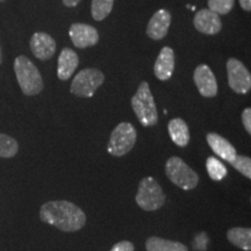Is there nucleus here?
<instances>
[{"label":"nucleus","mask_w":251,"mask_h":251,"mask_svg":"<svg viewBox=\"0 0 251 251\" xmlns=\"http://www.w3.org/2000/svg\"><path fill=\"white\" fill-rule=\"evenodd\" d=\"M41 221L65 233L79 230L86 224V215L75 203L67 200L45 202L40 208Z\"/></svg>","instance_id":"obj_1"},{"label":"nucleus","mask_w":251,"mask_h":251,"mask_svg":"<svg viewBox=\"0 0 251 251\" xmlns=\"http://www.w3.org/2000/svg\"><path fill=\"white\" fill-rule=\"evenodd\" d=\"M14 72L21 92L27 97L37 96L42 92L45 84L39 69L27 56L19 55L14 59Z\"/></svg>","instance_id":"obj_2"},{"label":"nucleus","mask_w":251,"mask_h":251,"mask_svg":"<svg viewBox=\"0 0 251 251\" xmlns=\"http://www.w3.org/2000/svg\"><path fill=\"white\" fill-rule=\"evenodd\" d=\"M131 107L141 125L144 127H152L158 122V113H157L156 103L150 90L149 84L142 81L140 84L136 93L131 98Z\"/></svg>","instance_id":"obj_3"},{"label":"nucleus","mask_w":251,"mask_h":251,"mask_svg":"<svg viewBox=\"0 0 251 251\" xmlns=\"http://www.w3.org/2000/svg\"><path fill=\"white\" fill-rule=\"evenodd\" d=\"M165 174L172 183L183 190H193L199 184V176L180 157L174 156L166 161Z\"/></svg>","instance_id":"obj_4"},{"label":"nucleus","mask_w":251,"mask_h":251,"mask_svg":"<svg viewBox=\"0 0 251 251\" xmlns=\"http://www.w3.org/2000/svg\"><path fill=\"white\" fill-rule=\"evenodd\" d=\"M137 205L147 212L157 211L165 203V194L161 185L152 177H146L140 181L139 190L135 197Z\"/></svg>","instance_id":"obj_5"},{"label":"nucleus","mask_w":251,"mask_h":251,"mask_svg":"<svg viewBox=\"0 0 251 251\" xmlns=\"http://www.w3.org/2000/svg\"><path fill=\"white\" fill-rule=\"evenodd\" d=\"M136 129L129 122H121L114 128L109 137L107 150L112 156L122 157L134 148Z\"/></svg>","instance_id":"obj_6"},{"label":"nucleus","mask_w":251,"mask_h":251,"mask_svg":"<svg viewBox=\"0 0 251 251\" xmlns=\"http://www.w3.org/2000/svg\"><path fill=\"white\" fill-rule=\"evenodd\" d=\"M103 81H105V76L98 69H84L72 80L70 92L79 98H91L102 85Z\"/></svg>","instance_id":"obj_7"},{"label":"nucleus","mask_w":251,"mask_h":251,"mask_svg":"<svg viewBox=\"0 0 251 251\" xmlns=\"http://www.w3.org/2000/svg\"><path fill=\"white\" fill-rule=\"evenodd\" d=\"M227 76L229 87L238 94H247L251 89V75L246 65L237 58L227 61Z\"/></svg>","instance_id":"obj_8"},{"label":"nucleus","mask_w":251,"mask_h":251,"mask_svg":"<svg viewBox=\"0 0 251 251\" xmlns=\"http://www.w3.org/2000/svg\"><path fill=\"white\" fill-rule=\"evenodd\" d=\"M193 80L198 91L202 97L213 98L218 94V81L212 69L206 64L198 65L194 70Z\"/></svg>","instance_id":"obj_9"},{"label":"nucleus","mask_w":251,"mask_h":251,"mask_svg":"<svg viewBox=\"0 0 251 251\" xmlns=\"http://www.w3.org/2000/svg\"><path fill=\"white\" fill-rule=\"evenodd\" d=\"M69 36L77 48L84 49L98 43L99 33L93 26L86 24H74L69 30Z\"/></svg>","instance_id":"obj_10"},{"label":"nucleus","mask_w":251,"mask_h":251,"mask_svg":"<svg viewBox=\"0 0 251 251\" xmlns=\"http://www.w3.org/2000/svg\"><path fill=\"white\" fill-rule=\"evenodd\" d=\"M29 46L33 55L40 61H48L56 52L55 40L45 31H37L33 34V36L30 37Z\"/></svg>","instance_id":"obj_11"},{"label":"nucleus","mask_w":251,"mask_h":251,"mask_svg":"<svg viewBox=\"0 0 251 251\" xmlns=\"http://www.w3.org/2000/svg\"><path fill=\"white\" fill-rule=\"evenodd\" d=\"M193 25L198 31L206 35H215L222 29V21L219 14L209 8H202L198 11L193 19Z\"/></svg>","instance_id":"obj_12"},{"label":"nucleus","mask_w":251,"mask_h":251,"mask_svg":"<svg viewBox=\"0 0 251 251\" xmlns=\"http://www.w3.org/2000/svg\"><path fill=\"white\" fill-rule=\"evenodd\" d=\"M171 13L168 9H158L152 15L147 27V35L151 40L159 41L163 40L170 29L171 25Z\"/></svg>","instance_id":"obj_13"},{"label":"nucleus","mask_w":251,"mask_h":251,"mask_svg":"<svg viewBox=\"0 0 251 251\" xmlns=\"http://www.w3.org/2000/svg\"><path fill=\"white\" fill-rule=\"evenodd\" d=\"M175 71V51L170 47H164L159 51L153 65V74L159 80L165 81L172 77Z\"/></svg>","instance_id":"obj_14"},{"label":"nucleus","mask_w":251,"mask_h":251,"mask_svg":"<svg viewBox=\"0 0 251 251\" xmlns=\"http://www.w3.org/2000/svg\"><path fill=\"white\" fill-rule=\"evenodd\" d=\"M79 64L77 52L70 48H63L58 56L57 77L61 80H68L77 70Z\"/></svg>","instance_id":"obj_15"},{"label":"nucleus","mask_w":251,"mask_h":251,"mask_svg":"<svg viewBox=\"0 0 251 251\" xmlns=\"http://www.w3.org/2000/svg\"><path fill=\"white\" fill-rule=\"evenodd\" d=\"M206 140L213 151H214L220 158L225 159V161L231 162L235 158V156L237 155L236 149L234 148L233 144L229 142L228 140H226L225 137H222L221 135L216 133H209L207 134Z\"/></svg>","instance_id":"obj_16"},{"label":"nucleus","mask_w":251,"mask_h":251,"mask_svg":"<svg viewBox=\"0 0 251 251\" xmlns=\"http://www.w3.org/2000/svg\"><path fill=\"white\" fill-rule=\"evenodd\" d=\"M168 130L171 140L178 147L184 148L190 142V129H188V126L183 119L176 118L170 120L168 125Z\"/></svg>","instance_id":"obj_17"},{"label":"nucleus","mask_w":251,"mask_h":251,"mask_svg":"<svg viewBox=\"0 0 251 251\" xmlns=\"http://www.w3.org/2000/svg\"><path fill=\"white\" fill-rule=\"evenodd\" d=\"M227 238L233 246L240 248L244 251L251 249V229L235 227L230 228L227 231Z\"/></svg>","instance_id":"obj_18"},{"label":"nucleus","mask_w":251,"mask_h":251,"mask_svg":"<svg viewBox=\"0 0 251 251\" xmlns=\"http://www.w3.org/2000/svg\"><path fill=\"white\" fill-rule=\"evenodd\" d=\"M147 251H188L187 247L176 241L164 240L162 237H149L146 242Z\"/></svg>","instance_id":"obj_19"},{"label":"nucleus","mask_w":251,"mask_h":251,"mask_svg":"<svg viewBox=\"0 0 251 251\" xmlns=\"http://www.w3.org/2000/svg\"><path fill=\"white\" fill-rule=\"evenodd\" d=\"M114 0H92L91 13L96 21H102L111 14Z\"/></svg>","instance_id":"obj_20"},{"label":"nucleus","mask_w":251,"mask_h":251,"mask_svg":"<svg viewBox=\"0 0 251 251\" xmlns=\"http://www.w3.org/2000/svg\"><path fill=\"white\" fill-rule=\"evenodd\" d=\"M18 151V141L7 134L0 133V158H12Z\"/></svg>","instance_id":"obj_21"},{"label":"nucleus","mask_w":251,"mask_h":251,"mask_svg":"<svg viewBox=\"0 0 251 251\" xmlns=\"http://www.w3.org/2000/svg\"><path fill=\"white\" fill-rule=\"evenodd\" d=\"M206 168L207 172H208L209 177L212 178L213 180H222L227 176L228 171L227 168L224 165V163L219 161V158L216 157L209 156L206 161Z\"/></svg>","instance_id":"obj_22"},{"label":"nucleus","mask_w":251,"mask_h":251,"mask_svg":"<svg viewBox=\"0 0 251 251\" xmlns=\"http://www.w3.org/2000/svg\"><path fill=\"white\" fill-rule=\"evenodd\" d=\"M229 163H230V164L233 165V168L236 169L240 174H242L244 177L249 178L250 179L251 178V159H250V157L236 155L233 161L229 162Z\"/></svg>","instance_id":"obj_23"},{"label":"nucleus","mask_w":251,"mask_h":251,"mask_svg":"<svg viewBox=\"0 0 251 251\" xmlns=\"http://www.w3.org/2000/svg\"><path fill=\"white\" fill-rule=\"evenodd\" d=\"M235 0H208V7L219 15L228 14L234 8Z\"/></svg>","instance_id":"obj_24"},{"label":"nucleus","mask_w":251,"mask_h":251,"mask_svg":"<svg viewBox=\"0 0 251 251\" xmlns=\"http://www.w3.org/2000/svg\"><path fill=\"white\" fill-rule=\"evenodd\" d=\"M109 251H134V244L129 241H121L115 244Z\"/></svg>","instance_id":"obj_25"},{"label":"nucleus","mask_w":251,"mask_h":251,"mask_svg":"<svg viewBox=\"0 0 251 251\" xmlns=\"http://www.w3.org/2000/svg\"><path fill=\"white\" fill-rule=\"evenodd\" d=\"M242 122L248 134H251V109L246 108L242 113Z\"/></svg>","instance_id":"obj_26"},{"label":"nucleus","mask_w":251,"mask_h":251,"mask_svg":"<svg viewBox=\"0 0 251 251\" xmlns=\"http://www.w3.org/2000/svg\"><path fill=\"white\" fill-rule=\"evenodd\" d=\"M240 1L241 7H242L246 12L251 11V0H238Z\"/></svg>","instance_id":"obj_27"},{"label":"nucleus","mask_w":251,"mask_h":251,"mask_svg":"<svg viewBox=\"0 0 251 251\" xmlns=\"http://www.w3.org/2000/svg\"><path fill=\"white\" fill-rule=\"evenodd\" d=\"M79 2L80 0H63V4L67 6V7H76Z\"/></svg>","instance_id":"obj_28"},{"label":"nucleus","mask_w":251,"mask_h":251,"mask_svg":"<svg viewBox=\"0 0 251 251\" xmlns=\"http://www.w3.org/2000/svg\"><path fill=\"white\" fill-rule=\"evenodd\" d=\"M2 64V50H1V45H0V65Z\"/></svg>","instance_id":"obj_29"},{"label":"nucleus","mask_w":251,"mask_h":251,"mask_svg":"<svg viewBox=\"0 0 251 251\" xmlns=\"http://www.w3.org/2000/svg\"><path fill=\"white\" fill-rule=\"evenodd\" d=\"M5 1V0H0V2H4Z\"/></svg>","instance_id":"obj_30"}]
</instances>
